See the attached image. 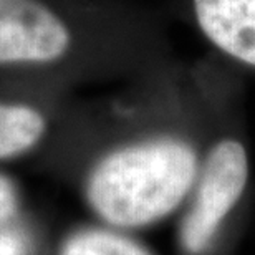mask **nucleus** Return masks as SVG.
Instances as JSON below:
<instances>
[{"instance_id": "423d86ee", "label": "nucleus", "mask_w": 255, "mask_h": 255, "mask_svg": "<svg viewBox=\"0 0 255 255\" xmlns=\"http://www.w3.org/2000/svg\"><path fill=\"white\" fill-rule=\"evenodd\" d=\"M60 255H152L132 239L106 229H83L63 244Z\"/></svg>"}, {"instance_id": "0eeeda50", "label": "nucleus", "mask_w": 255, "mask_h": 255, "mask_svg": "<svg viewBox=\"0 0 255 255\" xmlns=\"http://www.w3.org/2000/svg\"><path fill=\"white\" fill-rule=\"evenodd\" d=\"M18 209V191L8 176L0 174V222L8 221Z\"/></svg>"}, {"instance_id": "7ed1b4c3", "label": "nucleus", "mask_w": 255, "mask_h": 255, "mask_svg": "<svg viewBox=\"0 0 255 255\" xmlns=\"http://www.w3.org/2000/svg\"><path fill=\"white\" fill-rule=\"evenodd\" d=\"M252 181L251 149L234 128L209 132L194 187L186 201L179 241L186 254L204 255L241 206Z\"/></svg>"}, {"instance_id": "f257e3e1", "label": "nucleus", "mask_w": 255, "mask_h": 255, "mask_svg": "<svg viewBox=\"0 0 255 255\" xmlns=\"http://www.w3.org/2000/svg\"><path fill=\"white\" fill-rule=\"evenodd\" d=\"M179 58L134 0H0V76L73 90L129 83Z\"/></svg>"}, {"instance_id": "20e7f679", "label": "nucleus", "mask_w": 255, "mask_h": 255, "mask_svg": "<svg viewBox=\"0 0 255 255\" xmlns=\"http://www.w3.org/2000/svg\"><path fill=\"white\" fill-rule=\"evenodd\" d=\"M182 13L206 53L255 80V0H182Z\"/></svg>"}, {"instance_id": "39448f33", "label": "nucleus", "mask_w": 255, "mask_h": 255, "mask_svg": "<svg viewBox=\"0 0 255 255\" xmlns=\"http://www.w3.org/2000/svg\"><path fill=\"white\" fill-rule=\"evenodd\" d=\"M70 90L0 76V161L28 154L50 131V108Z\"/></svg>"}, {"instance_id": "f03ea898", "label": "nucleus", "mask_w": 255, "mask_h": 255, "mask_svg": "<svg viewBox=\"0 0 255 255\" xmlns=\"http://www.w3.org/2000/svg\"><path fill=\"white\" fill-rule=\"evenodd\" d=\"M216 60L204 53L201 90L166 125L129 132L106 146L86 169L83 191L88 206L115 227L156 224L186 204L196 182L209 136L216 91Z\"/></svg>"}, {"instance_id": "6e6552de", "label": "nucleus", "mask_w": 255, "mask_h": 255, "mask_svg": "<svg viewBox=\"0 0 255 255\" xmlns=\"http://www.w3.org/2000/svg\"><path fill=\"white\" fill-rule=\"evenodd\" d=\"M0 255H28V241L17 231H0Z\"/></svg>"}]
</instances>
